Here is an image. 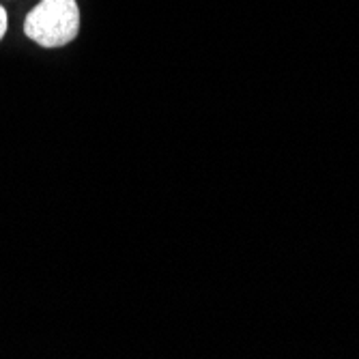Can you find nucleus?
<instances>
[{"instance_id":"nucleus-2","label":"nucleus","mask_w":359,"mask_h":359,"mask_svg":"<svg viewBox=\"0 0 359 359\" xmlns=\"http://www.w3.org/2000/svg\"><path fill=\"white\" fill-rule=\"evenodd\" d=\"M7 26H9V18H7V11L0 7V39L7 35Z\"/></svg>"},{"instance_id":"nucleus-1","label":"nucleus","mask_w":359,"mask_h":359,"mask_svg":"<svg viewBox=\"0 0 359 359\" xmlns=\"http://www.w3.org/2000/svg\"><path fill=\"white\" fill-rule=\"evenodd\" d=\"M80 32L76 0H41L24 20V35L41 48L69 46Z\"/></svg>"}]
</instances>
